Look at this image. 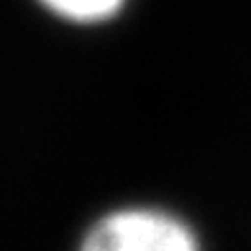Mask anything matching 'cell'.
Returning <instances> with one entry per match:
<instances>
[{
	"instance_id": "cell-1",
	"label": "cell",
	"mask_w": 251,
	"mask_h": 251,
	"mask_svg": "<svg viewBox=\"0 0 251 251\" xmlns=\"http://www.w3.org/2000/svg\"><path fill=\"white\" fill-rule=\"evenodd\" d=\"M79 251H198V241L167 213L116 210L90 228Z\"/></svg>"
},
{
	"instance_id": "cell-2",
	"label": "cell",
	"mask_w": 251,
	"mask_h": 251,
	"mask_svg": "<svg viewBox=\"0 0 251 251\" xmlns=\"http://www.w3.org/2000/svg\"><path fill=\"white\" fill-rule=\"evenodd\" d=\"M51 13L77 21V24H95V21L110 18L123 5V0H39Z\"/></svg>"
}]
</instances>
